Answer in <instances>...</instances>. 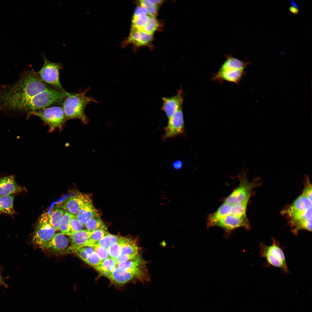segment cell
Wrapping results in <instances>:
<instances>
[{
	"label": "cell",
	"mask_w": 312,
	"mask_h": 312,
	"mask_svg": "<svg viewBox=\"0 0 312 312\" xmlns=\"http://www.w3.org/2000/svg\"><path fill=\"white\" fill-rule=\"evenodd\" d=\"M70 234L77 231L86 229L85 225L78 220L76 216L73 215L70 220Z\"/></svg>",
	"instance_id": "cell-34"
},
{
	"label": "cell",
	"mask_w": 312,
	"mask_h": 312,
	"mask_svg": "<svg viewBox=\"0 0 312 312\" xmlns=\"http://www.w3.org/2000/svg\"><path fill=\"white\" fill-rule=\"evenodd\" d=\"M69 239L62 233H55L51 240L41 246L46 249L57 251H61L69 248Z\"/></svg>",
	"instance_id": "cell-17"
},
{
	"label": "cell",
	"mask_w": 312,
	"mask_h": 312,
	"mask_svg": "<svg viewBox=\"0 0 312 312\" xmlns=\"http://www.w3.org/2000/svg\"><path fill=\"white\" fill-rule=\"evenodd\" d=\"M101 261H102L99 257L94 252L88 255V259L85 262L93 268L98 265Z\"/></svg>",
	"instance_id": "cell-37"
},
{
	"label": "cell",
	"mask_w": 312,
	"mask_h": 312,
	"mask_svg": "<svg viewBox=\"0 0 312 312\" xmlns=\"http://www.w3.org/2000/svg\"><path fill=\"white\" fill-rule=\"evenodd\" d=\"M117 267V263L114 259L109 257L103 261L98 266L93 267L100 275L107 278Z\"/></svg>",
	"instance_id": "cell-23"
},
{
	"label": "cell",
	"mask_w": 312,
	"mask_h": 312,
	"mask_svg": "<svg viewBox=\"0 0 312 312\" xmlns=\"http://www.w3.org/2000/svg\"><path fill=\"white\" fill-rule=\"evenodd\" d=\"M141 6L147 10L150 16H154L157 14V5L152 3L150 0H143L140 1Z\"/></svg>",
	"instance_id": "cell-35"
},
{
	"label": "cell",
	"mask_w": 312,
	"mask_h": 312,
	"mask_svg": "<svg viewBox=\"0 0 312 312\" xmlns=\"http://www.w3.org/2000/svg\"><path fill=\"white\" fill-rule=\"evenodd\" d=\"M39 117L49 127V131L56 129L61 131L68 119L62 107L53 105L43 108L31 113L30 116Z\"/></svg>",
	"instance_id": "cell-7"
},
{
	"label": "cell",
	"mask_w": 312,
	"mask_h": 312,
	"mask_svg": "<svg viewBox=\"0 0 312 312\" xmlns=\"http://www.w3.org/2000/svg\"><path fill=\"white\" fill-rule=\"evenodd\" d=\"M217 226L223 229L225 236H228L234 230L243 227L249 230L250 226L246 216H235L231 215L226 216L214 222L211 226Z\"/></svg>",
	"instance_id": "cell-11"
},
{
	"label": "cell",
	"mask_w": 312,
	"mask_h": 312,
	"mask_svg": "<svg viewBox=\"0 0 312 312\" xmlns=\"http://www.w3.org/2000/svg\"><path fill=\"white\" fill-rule=\"evenodd\" d=\"M153 38L152 34L132 28L127 42L140 46L149 43L152 40Z\"/></svg>",
	"instance_id": "cell-19"
},
{
	"label": "cell",
	"mask_w": 312,
	"mask_h": 312,
	"mask_svg": "<svg viewBox=\"0 0 312 312\" xmlns=\"http://www.w3.org/2000/svg\"><path fill=\"white\" fill-rule=\"evenodd\" d=\"M92 233V231L84 229L70 234L69 236L72 245L69 247L68 249L73 251L83 247L89 240Z\"/></svg>",
	"instance_id": "cell-18"
},
{
	"label": "cell",
	"mask_w": 312,
	"mask_h": 312,
	"mask_svg": "<svg viewBox=\"0 0 312 312\" xmlns=\"http://www.w3.org/2000/svg\"><path fill=\"white\" fill-rule=\"evenodd\" d=\"M165 130L164 139L174 137L184 133V122L182 107L168 119V125Z\"/></svg>",
	"instance_id": "cell-12"
},
{
	"label": "cell",
	"mask_w": 312,
	"mask_h": 312,
	"mask_svg": "<svg viewBox=\"0 0 312 312\" xmlns=\"http://www.w3.org/2000/svg\"><path fill=\"white\" fill-rule=\"evenodd\" d=\"M91 200L88 195L78 192L68 198L61 206L66 212L76 216L81 207Z\"/></svg>",
	"instance_id": "cell-14"
},
{
	"label": "cell",
	"mask_w": 312,
	"mask_h": 312,
	"mask_svg": "<svg viewBox=\"0 0 312 312\" xmlns=\"http://www.w3.org/2000/svg\"><path fill=\"white\" fill-rule=\"evenodd\" d=\"M85 229L92 231L98 229H102L107 231V227L101 219L99 215L96 216L85 224Z\"/></svg>",
	"instance_id": "cell-27"
},
{
	"label": "cell",
	"mask_w": 312,
	"mask_h": 312,
	"mask_svg": "<svg viewBox=\"0 0 312 312\" xmlns=\"http://www.w3.org/2000/svg\"><path fill=\"white\" fill-rule=\"evenodd\" d=\"M147 264L140 254L133 259L117 263V267L123 270H140L148 268Z\"/></svg>",
	"instance_id": "cell-21"
},
{
	"label": "cell",
	"mask_w": 312,
	"mask_h": 312,
	"mask_svg": "<svg viewBox=\"0 0 312 312\" xmlns=\"http://www.w3.org/2000/svg\"><path fill=\"white\" fill-rule=\"evenodd\" d=\"M108 233L107 231L102 229H96L92 231L89 240L83 247L91 246Z\"/></svg>",
	"instance_id": "cell-30"
},
{
	"label": "cell",
	"mask_w": 312,
	"mask_h": 312,
	"mask_svg": "<svg viewBox=\"0 0 312 312\" xmlns=\"http://www.w3.org/2000/svg\"><path fill=\"white\" fill-rule=\"evenodd\" d=\"M66 212L62 207L60 206L54 208L50 213L48 214L50 224L56 231L59 230L60 221Z\"/></svg>",
	"instance_id": "cell-25"
},
{
	"label": "cell",
	"mask_w": 312,
	"mask_h": 312,
	"mask_svg": "<svg viewBox=\"0 0 312 312\" xmlns=\"http://www.w3.org/2000/svg\"><path fill=\"white\" fill-rule=\"evenodd\" d=\"M272 243L268 246L260 243V254L265 258L270 265L279 268L285 273H289L285 256L278 241L275 238H272Z\"/></svg>",
	"instance_id": "cell-8"
},
{
	"label": "cell",
	"mask_w": 312,
	"mask_h": 312,
	"mask_svg": "<svg viewBox=\"0 0 312 312\" xmlns=\"http://www.w3.org/2000/svg\"><path fill=\"white\" fill-rule=\"evenodd\" d=\"M107 278L110 285L114 286L118 290H122L129 283L140 282L143 283L150 281V275L148 269L123 270L117 267Z\"/></svg>",
	"instance_id": "cell-5"
},
{
	"label": "cell",
	"mask_w": 312,
	"mask_h": 312,
	"mask_svg": "<svg viewBox=\"0 0 312 312\" xmlns=\"http://www.w3.org/2000/svg\"><path fill=\"white\" fill-rule=\"evenodd\" d=\"M138 255L135 256L132 255L121 254L114 260L116 261L117 263H118L119 262H125L133 259L135 258Z\"/></svg>",
	"instance_id": "cell-39"
},
{
	"label": "cell",
	"mask_w": 312,
	"mask_h": 312,
	"mask_svg": "<svg viewBox=\"0 0 312 312\" xmlns=\"http://www.w3.org/2000/svg\"><path fill=\"white\" fill-rule=\"evenodd\" d=\"M249 62L245 63L236 58L228 57L222 65V66L233 67L238 69L244 70Z\"/></svg>",
	"instance_id": "cell-29"
},
{
	"label": "cell",
	"mask_w": 312,
	"mask_h": 312,
	"mask_svg": "<svg viewBox=\"0 0 312 312\" xmlns=\"http://www.w3.org/2000/svg\"><path fill=\"white\" fill-rule=\"evenodd\" d=\"M127 238L122 237L119 241L108 249L111 258L115 259L121 254V247Z\"/></svg>",
	"instance_id": "cell-33"
},
{
	"label": "cell",
	"mask_w": 312,
	"mask_h": 312,
	"mask_svg": "<svg viewBox=\"0 0 312 312\" xmlns=\"http://www.w3.org/2000/svg\"><path fill=\"white\" fill-rule=\"evenodd\" d=\"M177 94L171 97L162 98V109L165 112L168 119L170 118L180 107H182L183 95L182 91L178 90Z\"/></svg>",
	"instance_id": "cell-15"
},
{
	"label": "cell",
	"mask_w": 312,
	"mask_h": 312,
	"mask_svg": "<svg viewBox=\"0 0 312 312\" xmlns=\"http://www.w3.org/2000/svg\"><path fill=\"white\" fill-rule=\"evenodd\" d=\"M1 286L5 287H7V285L4 283V280L1 275L0 271V286Z\"/></svg>",
	"instance_id": "cell-45"
},
{
	"label": "cell",
	"mask_w": 312,
	"mask_h": 312,
	"mask_svg": "<svg viewBox=\"0 0 312 312\" xmlns=\"http://www.w3.org/2000/svg\"><path fill=\"white\" fill-rule=\"evenodd\" d=\"M56 231L49 222L47 213H43L36 228L32 239L33 243L41 246L51 240Z\"/></svg>",
	"instance_id": "cell-10"
},
{
	"label": "cell",
	"mask_w": 312,
	"mask_h": 312,
	"mask_svg": "<svg viewBox=\"0 0 312 312\" xmlns=\"http://www.w3.org/2000/svg\"><path fill=\"white\" fill-rule=\"evenodd\" d=\"M15 195L0 196V214H6L12 216L16 214L14 207Z\"/></svg>",
	"instance_id": "cell-22"
},
{
	"label": "cell",
	"mask_w": 312,
	"mask_h": 312,
	"mask_svg": "<svg viewBox=\"0 0 312 312\" xmlns=\"http://www.w3.org/2000/svg\"><path fill=\"white\" fill-rule=\"evenodd\" d=\"M73 252L76 253L83 261L85 262L86 261L88 255L83 247L78 248Z\"/></svg>",
	"instance_id": "cell-40"
},
{
	"label": "cell",
	"mask_w": 312,
	"mask_h": 312,
	"mask_svg": "<svg viewBox=\"0 0 312 312\" xmlns=\"http://www.w3.org/2000/svg\"><path fill=\"white\" fill-rule=\"evenodd\" d=\"M83 247L88 255L95 252L92 246H86Z\"/></svg>",
	"instance_id": "cell-42"
},
{
	"label": "cell",
	"mask_w": 312,
	"mask_h": 312,
	"mask_svg": "<svg viewBox=\"0 0 312 312\" xmlns=\"http://www.w3.org/2000/svg\"><path fill=\"white\" fill-rule=\"evenodd\" d=\"M88 88L83 92L71 93L64 100L62 107L68 119H79L84 123L88 120L85 113L86 106L91 102H97L92 97L87 96Z\"/></svg>",
	"instance_id": "cell-3"
},
{
	"label": "cell",
	"mask_w": 312,
	"mask_h": 312,
	"mask_svg": "<svg viewBox=\"0 0 312 312\" xmlns=\"http://www.w3.org/2000/svg\"><path fill=\"white\" fill-rule=\"evenodd\" d=\"M304 188L302 193L304 196L312 200V185L309 177L305 176Z\"/></svg>",
	"instance_id": "cell-36"
},
{
	"label": "cell",
	"mask_w": 312,
	"mask_h": 312,
	"mask_svg": "<svg viewBox=\"0 0 312 312\" xmlns=\"http://www.w3.org/2000/svg\"><path fill=\"white\" fill-rule=\"evenodd\" d=\"M288 220L291 232L295 235L298 231L312 230V200L302 194L290 205L282 211Z\"/></svg>",
	"instance_id": "cell-2"
},
{
	"label": "cell",
	"mask_w": 312,
	"mask_h": 312,
	"mask_svg": "<svg viewBox=\"0 0 312 312\" xmlns=\"http://www.w3.org/2000/svg\"><path fill=\"white\" fill-rule=\"evenodd\" d=\"M289 10L291 12L294 14H297L299 12V10L297 7L294 5L290 6Z\"/></svg>",
	"instance_id": "cell-43"
},
{
	"label": "cell",
	"mask_w": 312,
	"mask_h": 312,
	"mask_svg": "<svg viewBox=\"0 0 312 312\" xmlns=\"http://www.w3.org/2000/svg\"><path fill=\"white\" fill-rule=\"evenodd\" d=\"M51 87L33 69L23 72L15 83L0 88V109L22 112L36 95Z\"/></svg>",
	"instance_id": "cell-1"
},
{
	"label": "cell",
	"mask_w": 312,
	"mask_h": 312,
	"mask_svg": "<svg viewBox=\"0 0 312 312\" xmlns=\"http://www.w3.org/2000/svg\"><path fill=\"white\" fill-rule=\"evenodd\" d=\"M151 2L155 5H157L161 3L163 1L162 0H150Z\"/></svg>",
	"instance_id": "cell-46"
},
{
	"label": "cell",
	"mask_w": 312,
	"mask_h": 312,
	"mask_svg": "<svg viewBox=\"0 0 312 312\" xmlns=\"http://www.w3.org/2000/svg\"><path fill=\"white\" fill-rule=\"evenodd\" d=\"M248 169L242 168L239 174V183L237 187L224 200V203L228 204L247 203L252 194L253 189L256 187L258 181L256 178L250 182L248 179Z\"/></svg>",
	"instance_id": "cell-6"
},
{
	"label": "cell",
	"mask_w": 312,
	"mask_h": 312,
	"mask_svg": "<svg viewBox=\"0 0 312 312\" xmlns=\"http://www.w3.org/2000/svg\"><path fill=\"white\" fill-rule=\"evenodd\" d=\"M122 237L115 235L109 233L105 235L99 241L91 246H99L108 249L112 246L119 241Z\"/></svg>",
	"instance_id": "cell-26"
},
{
	"label": "cell",
	"mask_w": 312,
	"mask_h": 312,
	"mask_svg": "<svg viewBox=\"0 0 312 312\" xmlns=\"http://www.w3.org/2000/svg\"><path fill=\"white\" fill-rule=\"evenodd\" d=\"M44 63L40 70L37 72L42 81L56 90L64 92H67L60 82L59 77L60 70L63 68L60 62H52L43 55Z\"/></svg>",
	"instance_id": "cell-9"
},
{
	"label": "cell",
	"mask_w": 312,
	"mask_h": 312,
	"mask_svg": "<svg viewBox=\"0 0 312 312\" xmlns=\"http://www.w3.org/2000/svg\"><path fill=\"white\" fill-rule=\"evenodd\" d=\"M98 215L91 200L81 207L76 216L78 220L85 225L92 218Z\"/></svg>",
	"instance_id": "cell-20"
},
{
	"label": "cell",
	"mask_w": 312,
	"mask_h": 312,
	"mask_svg": "<svg viewBox=\"0 0 312 312\" xmlns=\"http://www.w3.org/2000/svg\"><path fill=\"white\" fill-rule=\"evenodd\" d=\"M141 250L136 238L127 237L121 247V254L137 256L140 254Z\"/></svg>",
	"instance_id": "cell-24"
},
{
	"label": "cell",
	"mask_w": 312,
	"mask_h": 312,
	"mask_svg": "<svg viewBox=\"0 0 312 312\" xmlns=\"http://www.w3.org/2000/svg\"><path fill=\"white\" fill-rule=\"evenodd\" d=\"M245 74L244 70L233 67L221 66L211 78L213 81L218 82L226 81L238 84Z\"/></svg>",
	"instance_id": "cell-13"
},
{
	"label": "cell",
	"mask_w": 312,
	"mask_h": 312,
	"mask_svg": "<svg viewBox=\"0 0 312 312\" xmlns=\"http://www.w3.org/2000/svg\"><path fill=\"white\" fill-rule=\"evenodd\" d=\"M92 247L102 261L110 257L108 249L99 246Z\"/></svg>",
	"instance_id": "cell-38"
},
{
	"label": "cell",
	"mask_w": 312,
	"mask_h": 312,
	"mask_svg": "<svg viewBox=\"0 0 312 312\" xmlns=\"http://www.w3.org/2000/svg\"><path fill=\"white\" fill-rule=\"evenodd\" d=\"M24 190L17 183L14 175L0 177V196L18 194Z\"/></svg>",
	"instance_id": "cell-16"
},
{
	"label": "cell",
	"mask_w": 312,
	"mask_h": 312,
	"mask_svg": "<svg viewBox=\"0 0 312 312\" xmlns=\"http://www.w3.org/2000/svg\"><path fill=\"white\" fill-rule=\"evenodd\" d=\"M71 93L60 92L53 87L39 93L31 99L22 112L27 116L34 111L58 104H62L64 99Z\"/></svg>",
	"instance_id": "cell-4"
},
{
	"label": "cell",
	"mask_w": 312,
	"mask_h": 312,
	"mask_svg": "<svg viewBox=\"0 0 312 312\" xmlns=\"http://www.w3.org/2000/svg\"><path fill=\"white\" fill-rule=\"evenodd\" d=\"M149 16L143 14L133 16L132 21V28L139 30L140 29L147 23Z\"/></svg>",
	"instance_id": "cell-31"
},
{
	"label": "cell",
	"mask_w": 312,
	"mask_h": 312,
	"mask_svg": "<svg viewBox=\"0 0 312 312\" xmlns=\"http://www.w3.org/2000/svg\"><path fill=\"white\" fill-rule=\"evenodd\" d=\"M72 216V214L66 212L59 223V230L66 235L69 236L70 234V224Z\"/></svg>",
	"instance_id": "cell-28"
},
{
	"label": "cell",
	"mask_w": 312,
	"mask_h": 312,
	"mask_svg": "<svg viewBox=\"0 0 312 312\" xmlns=\"http://www.w3.org/2000/svg\"><path fill=\"white\" fill-rule=\"evenodd\" d=\"M158 26V23L155 17L149 16L147 23L139 30L152 34L157 30Z\"/></svg>",
	"instance_id": "cell-32"
},
{
	"label": "cell",
	"mask_w": 312,
	"mask_h": 312,
	"mask_svg": "<svg viewBox=\"0 0 312 312\" xmlns=\"http://www.w3.org/2000/svg\"><path fill=\"white\" fill-rule=\"evenodd\" d=\"M173 166L174 168L176 169H180L182 166V164L180 161H178L174 164Z\"/></svg>",
	"instance_id": "cell-44"
},
{
	"label": "cell",
	"mask_w": 312,
	"mask_h": 312,
	"mask_svg": "<svg viewBox=\"0 0 312 312\" xmlns=\"http://www.w3.org/2000/svg\"><path fill=\"white\" fill-rule=\"evenodd\" d=\"M149 15L148 10L146 8L142 6L137 7L135 9L134 16H137L140 14Z\"/></svg>",
	"instance_id": "cell-41"
}]
</instances>
